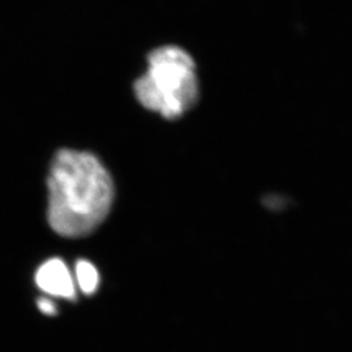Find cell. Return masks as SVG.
I'll return each instance as SVG.
<instances>
[{
    "instance_id": "obj_4",
    "label": "cell",
    "mask_w": 352,
    "mask_h": 352,
    "mask_svg": "<svg viewBox=\"0 0 352 352\" xmlns=\"http://www.w3.org/2000/svg\"><path fill=\"white\" fill-rule=\"evenodd\" d=\"M75 272L78 289L87 295H93L100 286V273L97 267L88 260H78L76 263Z\"/></svg>"
},
{
    "instance_id": "obj_3",
    "label": "cell",
    "mask_w": 352,
    "mask_h": 352,
    "mask_svg": "<svg viewBox=\"0 0 352 352\" xmlns=\"http://www.w3.org/2000/svg\"><path fill=\"white\" fill-rule=\"evenodd\" d=\"M38 289L49 296L76 300V285L67 264L60 258H50L38 267L36 273Z\"/></svg>"
},
{
    "instance_id": "obj_5",
    "label": "cell",
    "mask_w": 352,
    "mask_h": 352,
    "mask_svg": "<svg viewBox=\"0 0 352 352\" xmlns=\"http://www.w3.org/2000/svg\"><path fill=\"white\" fill-rule=\"evenodd\" d=\"M38 309L46 316H55L58 312L56 304L49 298H39L37 302Z\"/></svg>"
},
{
    "instance_id": "obj_1",
    "label": "cell",
    "mask_w": 352,
    "mask_h": 352,
    "mask_svg": "<svg viewBox=\"0 0 352 352\" xmlns=\"http://www.w3.org/2000/svg\"><path fill=\"white\" fill-rule=\"evenodd\" d=\"M47 221L64 238H84L101 226L113 206V177L88 151L62 149L47 179Z\"/></svg>"
},
{
    "instance_id": "obj_2",
    "label": "cell",
    "mask_w": 352,
    "mask_h": 352,
    "mask_svg": "<svg viewBox=\"0 0 352 352\" xmlns=\"http://www.w3.org/2000/svg\"><path fill=\"white\" fill-rule=\"evenodd\" d=\"M138 101L166 119H177L199 100L196 64L179 46H161L148 56V69L135 82Z\"/></svg>"
}]
</instances>
